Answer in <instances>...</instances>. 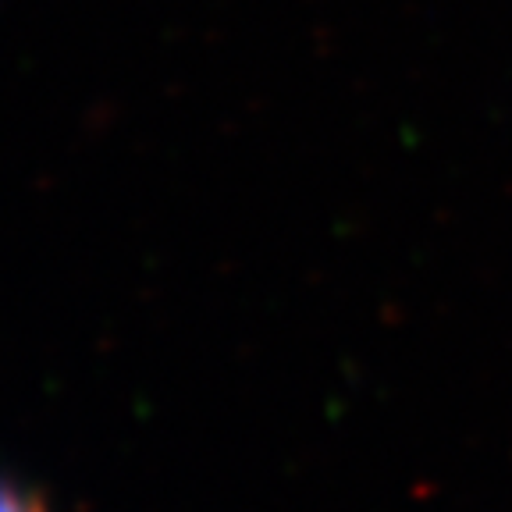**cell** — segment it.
Returning a JSON list of instances; mask_svg holds the SVG:
<instances>
[{"instance_id":"cell-1","label":"cell","mask_w":512,"mask_h":512,"mask_svg":"<svg viewBox=\"0 0 512 512\" xmlns=\"http://www.w3.org/2000/svg\"><path fill=\"white\" fill-rule=\"evenodd\" d=\"M0 512H47V502L18 480L0 477Z\"/></svg>"}]
</instances>
